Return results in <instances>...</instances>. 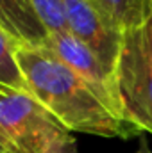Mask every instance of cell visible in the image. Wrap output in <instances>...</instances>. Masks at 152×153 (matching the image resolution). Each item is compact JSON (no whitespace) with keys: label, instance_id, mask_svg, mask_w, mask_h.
Wrapping results in <instances>:
<instances>
[{"label":"cell","instance_id":"cell-1","mask_svg":"<svg viewBox=\"0 0 152 153\" xmlns=\"http://www.w3.org/2000/svg\"><path fill=\"white\" fill-rule=\"evenodd\" d=\"M16 62L25 80V89L66 130L99 137L125 134L127 125L47 45L18 46Z\"/></svg>","mask_w":152,"mask_h":153},{"label":"cell","instance_id":"cell-2","mask_svg":"<svg viewBox=\"0 0 152 153\" xmlns=\"http://www.w3.org/2000/svg\"><path fill=\"white\" fill-rule=\"evenodd\" d=\"M0 134L14 153H77L75 139L29 93L0 82Z\"/></svg>","mask_w":152,"mask_h":153},{"label":"cell","instance_id":"cell-3","mask_svg":"<svg viewBox=\"0 0 152 153\" xmlns=\"http://www.w3.org/2000/svg\"><path fill=\"white\" fill-rule=\"evenodd\" d=\"M114 84L125 125L152 134V48L140 27L123 30Z\"/></svg>","mask_w":152,"mask_h":153},{"label":"cell","instance_id":"cell-4","mask_svg":"<svg viewBox=\"0 0 152 153\" xmlns=\"http://www.w3.org/2000/svg\"><path fill=\"white\" fill-rule=\"evenodd\" d=\"M68 32L77 38L114 76L122 50L123 30L113 23L91 0H65Z\"/></svg>","mask_w":152,"mask_h":153},{"label":"cell","instance_id":"cell-5","mask_svg":"<svg viewBox=\"0 0 152 153\" xmlns=\"http://www.w3.org/2000/svg\"><path fill=\"white\" fill-rule=\"evenodd\" d=\"M47 46L88 84V87L95 93V96L114 116H118L123 121L114 76L79 39L74 38L70 32H56L48 36Z\"/></svg>","mask_w":152,"mask_h":153},{"label":"cell","instance_id":"cell-6","mask_svg":"<svg viewBox=\"0 0 152 153\" xmlns=\"http://www.w3.org/2000/svg\"><path fill=\"white\" fill-rule=\"evenodd\" d=\"M0 27L20 46H45L48 41L31 0H0Z\"/></svg>","mask_w":152,"mask_h":153},{"label":"cell","instance_id":"cell-7","mask_svg":"<svg viewBox=\"0 0 152 153\" xmlns=\"http://www.w3.org/2000/svg\"><path fill=\"white\" fill-rule=\"evenodd\" d=\"M122 30L140 27L149 13L150 0H91Z\"/></svg>","mask_w":152,"mask_h":153},{"label":"cell","instance_id":"cell-8","mask_svg":"<svg viewBox=\"0 0 152 153\" xmlns=\"http://www.w3.org/2000/svg\"><path fill=\"white\" fill-rule=\"evenodd\" d=\"M18 46L20 45L0 27V82L7 84L11 87L27 91L25 80H23L22 71L18 68V62H16Z\"/></svg>","mask_w":152,"mask_h":153},{"label":"cell","instance_id":"cell-9","mask_svg":"<svg viewBox=\"0 0 152 153\" xmlns=\"http://www.w3.org/2000/svg\"><path fill=\"white\" fill-rule=\"evenodd\" d=\"M48 36L56 32H68V14L65 0H31Z\"/></svg>","mask_w":152,"mask_h":153},{"label":"cell","instance_id":"cell-10","mask_svg":"<svg viewBox=\"0 0 152 153\" xmlns=\"http://www.w3.org/2000/svg\"><path fill=\"white\" fill-rule=\"evenodd\" d=\"M140 29H141V32H143L145 39H147L149 46L152 48V0H150L149 13H147V16H145V20H143V23L140 25Z\"/></svg>","mask_w":152,"mask_h":153},{"label":"cell","instance_id":"cell-11","mask_svg":"<svg viewBox=\"0 0 152 153\" xmlns=\"http://www.w3.org/2000/svg\"><path fill=\"white\" fill-rule=\"evenodd\" d=\"M0 153H14L13 148H11V144L5 141V137L2 134H0Z\"/></svg>","mask_w":152,"mask_h":153}]
</instances>
